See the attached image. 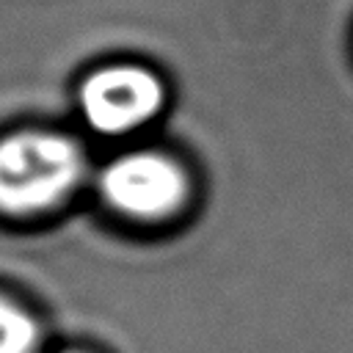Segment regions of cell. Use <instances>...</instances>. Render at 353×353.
<instances>
[{
  "instance_id": "obj_1",
  "label": "cell",
  "mask_w": 353,
  "mask_h": 353,
  "mask_svg": "<svg viewBox=\"0 0 353 353\" xmlns=\"http://www.w3.org/2000/svg\"><path fill=\"white\" fill-rule=\"evenodd\" d=\"M83 154L50 132H19L0 141V210L30 215L58 204L80 179Z\"/></svg>"
},
{
  "instance_id": "obj_2",
  "label": "cell",
  "mask_w": 353,
  "mask_h": 353,
  "mask_svg": "<svg viewBox=\"0 0 353 353\" xmlns=\"http://www.w3.org/2000/svg\"><path fill=\"white\" fill-rule=\"evenodd\" d=\"M99 190L116 212L154 221L171 215L182 204L188 179L174 160L154 152H135L113 160L102 171Z\"/></svg>"
},
{
  "instance_id": "obj_5",
  "label": "cell",
  "mask_w": 353,
  "mask_h": 353,
  "mask_svg": "<svg viewBox=\"0 0 353 353\" xmlns=\"http://www.w3.org/2000/svg\"><path fill=\"white\" fill-rule=\"evenodd\" d=\"M66 353H77V350H66Z\"/></svg>"
},
{
  "instance_id": "obj_4",
  "label": "cell",
  "mask_w": 353,
  "mask_h": 353,
  "mask_svg": "<svg viewBox=\"0 0 353 353\" xmlns=\"http://www.w3.org/2000/svg\"><path fill=\"white\" fill-rule=\"evenodd\" d=\"M39 325L17 303L0 298V353H36Z\"/></svg>"
},
{
  "instance_id": "obj_3",
  "label": "cell",
  "mask_w": 353,
  "mask_h": 353,
  "mask_svg": "<svg viewBox=\"0 0 353 353\" xmlns=\"http://www.w3.org/2000/svg\"><path fill=\"white\" fill-rule=\"evenodd\" d=\"M163 102L160 80L138 66H110L91 74L83 85L80 105L99 132H127L143 124Z\"/></svg>"
}]
</instances>
